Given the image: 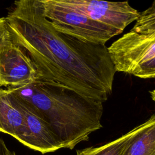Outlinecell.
Masks as SVG:
<instances>
[{
  "label": "cell",
  "mask_w": 155,
  "mask_h": 155,
  "mask_svg": "<svg viewBox=\"0 0 155 155\" xmlns=\"http://www.w3.org/2000/svg\"><path fill=\"white\" fill-rule=\"evenodd\" d=\"M5 18L12 41L25 50L41 79L107 101L116 71L105 45L56 30L40 0L15 1Z\"/></svg>",
  "instance_id": "1"
},
{
  "label": "cell",
  "mask_w": 155,
  "mask_h": 155,
  "mask_svg": "<svg viewBox=\"0 0 155 155\" xmlns=\"http://www.w3.org/2000/svg\"><path fill=\"white\" fill-rule=\"evenodd\" d=\"M7 90L48 124L63 148L73 149L102 127L103 103L60 84L39 78L30 84Z\"/></svg>",
  "instance_id": "2"
},
{
  "label": "cell",
  "mask_w": 155,
  "mask_h": 155,
  "mask_svg": "<svg viewBox=\"0 0 155 155\" xmlns=\"http://www.w3.org/2000/svg\"><path fill=\"white\" fill-rule=\"evenodd\" d=\"M44 16L58 31L79 39L105 45L122 32L93 20L62 4L59 0H40Z\"/></svg>",
  "instance_id": "3"
},
{
  "label": "cell",
  "mask_w": 155,
  "mask_h": 155,
  "mask_svg": "<svg viewBox=\"0 0 155 155\" xmlns=\"http://www.w3.org/2000/svg\"><path fill=\"white\" fill-rule=\"evenodd\" d=\"M116 71L130 74L139 64L155 56V31L141 34L130 31L108 47Z\"/></svg>",
  "instance_id": "4"
},
{
  "label": "cell",
  "mask_w": 155,
  "mask_h": 155,
  "mask_svg": "<svg viewBox=\"0 0 155 155\" xmlns=\"http://www.w3.org/2000/svg\"><path fill=\"white\" fill-rule=\"evenodd\" d=\"M64 5L93 20L122 32L136 21L139 12L128 1L109 2L97 0H59Z\"/></svg>",
  "instance_id": "5"
},
{
  "label": "cell",
  "mask_w": 155,
  "mask_h": 155,
  "mask_svg": "<svg viewBox=\"0 0 155 155\" xmlns=\"http://www.w3.org/2000/svg\"><path fill=\"white\" fill-rule=\"evenodd\" d=\"M39 77L22 47L11 41L0 50V88L22 87L34 82Z\"/></svg>",
  "instance_id": "6"
},
{
  "label": "cell",
  "mask_w": 155,
  "mask_h": 155,
  "mask_svg": "<svg viewBox=\"0 0 155 155\" xmlns=\"http://www.w3.org/2000/svg\"><path fill=\"white\" fill-rule=\"evenodd\" d=\"M13 97L26 119L28 131L22 144L42 154L62 148L61 143L48 124L30 106L14 96Z\"/></svg>",
  "instance_id": "7"
},
{
  "label": "cell",
  "mask_w": 155,
  "mask_h": 155,
  "mask_svg": "<svg viewBox=\"0 0 155 155\" xmlns=\"http://www.w3.org/2000/svg\"><path fill=\"white\" fill-rule=\"evenodd\" d=\"M0 131L9 134L23 143L27 135L25 116L13 95L0 88Z\"/></svg>",
  "instance_id": "8"
},
{
  "label": "cell",
  "mask_w": 155,
  "mask_h": 155,
  "mask_svg": "<svg viewBox=\"0 0 155 155\" xmlns=\"http://www.w3.org/2000/svg\"><path fill=\"white\" fill-rule=\"evenodd\" d=\"M125 155H155V114L139 125Z\"/></svg>",
  "instance_id": "9"
},
{
  "label": "cell",
  "mask_w": 155,
  "mask_h": 155,
  "mask_svg": "<svg viewBox=\"0 0 155 155\" xmlns=\"http://www.w3.org/2000/svg\"><path fill=\"white\" fill-rule=\"evenodd\" d=\"M139 129V125L120 137L97 147L76 151V155H125Z\"/></svg>",
  "instance_id": "10"
},
{
  "label": "cell",
  "mask_w": 155,
  "mask_h": 155,
  "mask_svg": "<svg viewBox=\"0 0 155 155\" xmlns=\"http://www.w3.org/2000/svg\"><path fill=\"white\" fill-rule=\"evenodd\" d=\"M130 31L141 34H148L155 31V1L150 7L139 13V18Z\"/></svg>",
  "instance_id": "11"
},
{
  "label": "cell",
  "mask_w": 155,
  "mask_h": 155,
  "mask_svg": "<svg viewBox=\"0 0 155 155\" xmlns=\"http://www.w3.org/2000/svg\"><path fill=\"white\" fill-rule=\"evenodd\" d=\"M131 74L142 79L155 78V56L138 65L133 70Z\"/></svg>",
  "instance_id": "12"
},
{
  "label": "cell",
  "mask_w": 155,
  "mask_h": 155,
  "mask_svg": "<svg viewBox=\"0 0 155 155\" xmlns=\"http://www.w3.org/2000/svg\"><path fill=\"white\" fill-rule=\"evenodd\" d=\"M11 41V36L7 19L5 17L0 18V50Z\"/></svg>",
  "instance_id": "13"
},
{
  "label": "cell",
  "mask_w": 155,
  "mask_h": 155,
  "mask_svg": "<svg viewBox=\"0 0 155 155\" xmlns=\"http://www.w3.org/2000/svg\"><path fill=\"white\" fill-rule=\"evenodd\" d=\"M0 155H16L15 151H10L6 146L3 139L0 138Z\"/></svg>",
  "instance_id": "14"
},
{
  "label": "cell",
  "mask_w": 155,
  "mask_h": 155,
  "mask_svg": "<svg viewBox=\"0 0 155 155\" xmlns=\"http://www.w3.org/2000/svg\"><path fill=\"white\" fill-rule=\"evenodd\" d=\"M150 96H151V97L152 99V100L155 103V89L154 90H153L151 91H150Z\"/></svg>",
  "instance_id": "15"
}]
</instances>
